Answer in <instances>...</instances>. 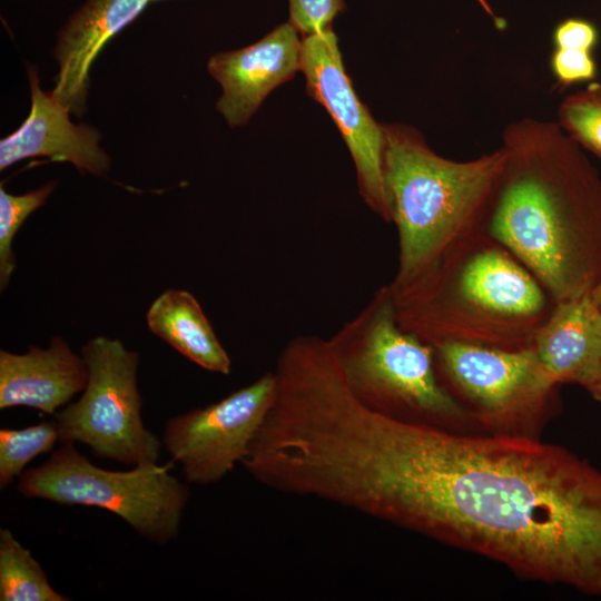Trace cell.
Returning <instances> with one entry per match:
<instances>
[{"instance_id":"25","label":"cell","mask_w":601,"mask_h":601,"mask_svg":"<svg viewBox=\"0 0 601 601\" xmlns=\"http://www.w3.org/2000/svg\"><path fill=\"white\" fill-rule=\"evenodd\" d=\"M593 302L601 308V284L591 293Z\"/></svg>"},{"instance_id":"9","label":"cell","mask_w":601,"mask_h":601,"mask_svg":"<svg viewBox=\"0 0 601 601\" xmlns=\"http://www.w3.org/2000/svg\"><path fill=\"white\" fill-rule=\"evenodd\" d=\"M276 376L266 372L250 384L205 407L169 418L162 446L187 482L210 485L240 464L275 398Z\"/></svg>"},{"instance_id":"22","label":"cell","mask_w":601,"mask_h":601,"mask_svg":"<svg viewBox=\"0 0 601 601\" xmlns=\"http://www.w3.org/2000/svg\"><path fill=\"white\" fill-rule=\"evenodd\" d=\"M550 69L559 86L590 81L597 76L592 51L554 48L550 56Z\"/></svg>"},{"instance_id":"14","label":"cell","mask_w":601,"mask_h":601,"mask_svg":"<svg viewBox=\"0 0 601 601\" xmlns=\"http://www.w3.org/2000/svg\"><path fill=\"white\" fill-rule=\"evenodd\" d=\"M88 382V366L60 336L47 348L33 345L23 354L0 351V408H36L55 415Z\"/></svg>"},{"instance_id":"8","label":"cell","mask_w":601,"mask_h":601,"mask_svg":"<svg viewBox=\"0 0 601 601\" xmlns=\"http://www.w3.org/2000/svg\"><path fill=\"white\" fill-rule=\"evenodd\" d=\"M88 382L81 396L55 414L60 442H79L100 459L156 463L161 440L141 417L137 384L139 354L119 339L98 336L81 348Z\"/></svg>"},{"instance_id":"23","label":"cell","mask_w":601,"mask_h":601,"mask_svg":"<svg viewBox=\"0 0 601 601\" xmlns=\"http://www.w3.org/2000/svg\"><path fill=\"white\" fill-rule=\"evenodd\" d=\"M552 40L554 48L592 51L598 43L599 32L590 21L570 18L555 27Z\"/></svg>"},{"instance_id":"20","label":"cell","mask_w":601,"mask_h":601,"mask_svg":"<svg viewBox=\"0 0 601 601\" xmlns=\"http://www.w3.org/2000/svg\"><path fill=\"white\" fill-rule=\"evenodd\" d=\"M556 121L579 146L601 159V82L566 96Z\"/></svg>"},{"instance_id":"2","label":"cell","mask_w":601,"mask_h":601,"mask_svg":"<svg viewBox=\"0 0 601 601\" xmlns=\"http://www.w3.org/2000/svg\"><path fill=\"white\" fill-rule=\"evenodd\" d=\"M503 177L489 233L540 280L555 303L601 284V175L558 121L506 126Z\"/></svg>"},{"instance_id":"19","label":"cell","mask_w":601,"mask_h":601,"mask_svg":"<svg viewBox=\"0 0 601 601\" xmlns=\"http://www.w3.org/2000/svg\"><path fill=\"white\" fill-rule=\"evenodd\" d=\"M56 181H48L41 187L24 194H9L0 187V288L3 290L16 269L13 238L26 219L43 206L56 188Z\"/></svg>"},{"instance_id":"18","label":"cell","mask_w":601,"mask_h":601,"mask_svg":"<svg viewBox=\"0 0 601 601\" xmlns=\"http://www.w3.org/2000/svg\"><path fill=\"white\" fill-rule=\"evenodd\" d=\"M59 440L55 421H45L20 430H0V487L19 479L26 465L52 450Z\"/></svg>"},{"instance_id":"12","label":"cell","mask_w":601,"mask_h":601,"mask_svg":"<svg viewBox=\"0 0 601 601\" xmlns=\"http://www.w3.org/2000/svg\"><path fill=\"white\" fill-rule=\"evenodd\" d=\"M31 107L17 130L0 140V170L33 157L73 165L80 174L105 175L109 155L99 145L100 132L88 124L70 120L69 109L40 87L36 66L27 67Z\"/></svg>"},{"instance_id":"26","label":"cell","mask_w":601,"mask_h":601,"mask_svg":"<svg viewBox=\"0 0 601 601\" xmlns=\"http://www.w3.org/2000/svg\"><path fill=\"white\" fill-rule=\"evenodd\" d=\"M599 381H601V365H600V371H599Z\"/></svg>"},{"instance_id":"15","label":"cell","mask_w":601,"mask_h":601,"mask_svg":"<svg viewBox=\"0 0 601 601\" xmlns=\"http://www.w3.org/2000/svg\"><path fill=\"white\" fill-rule=\"evenodd\" d=\"M532 347L560 385L578 384L587 388L599 381L601 308L591 294L556 303Z\"/></svg>"},{"instance_id":"13","label":"cell","mask_w":601,"mask_h":601,"mask_svg":"<svg viewBox=\"0 0 601 601\" xmlns=\"http://www.w3.org/2000/svg\"><path fill=\"white\" fill-rule=\"evenodd\" d=\"M149 0H85L57 32L55 97L76 116L86 112L89 70L105 45L137 19Z\"/></svg>"},{"instance_id":"7","label":"cell","mask_w":601,"mask_h":601,"mask_svg":"<svg viewBox=\"0 0 601 601\" xmlns=\"http://www.w3.org/2000/svg\"><path fill=\"white\" fill-rule=\"evenodd\" d=\"M433 348L441 384L482 432L539 437L561 408L560 384L533 347L445 343Z\"/></svg>"},{"instance_id":"17","label":"cell","mask_w":601,"mask_h":601,"mask_svg":"<svg viewBox=\"0 0 601 601\" xmlns=\"http://www.w3.org/2000/svg\"><path fill=\"white\" fill-rule=\"evenodd\" d=\"M0 600L68 601L59 593L32 556L8 529L0 530Z\"/></svg>"},{"instance_id":"3","label":"cell","mask_w":601,"mask_h":601,"mask_svg":"<svg viewBox=\"0 0 601 601\" xmlns=\"http://www.w3.org/2000/svg\"><path fill=\"white\" fill-rule=\"evenodd\" d=\"M391 290L398 325L431 346L531 348L556 304L489 230L453 248L415 283Z\"/></svg>"},{"instance_id":"24","label":"cell","mask_w":601,"mask_h":601,"mask_svg":"<svg viewBox=\"0 0 601 601\" xmlns=\"http://www.w3.org/2000/svg\"><path fill=\"white\" fill-rule=\"evenodd\" d=\"M591 396L601 404V381H598L585 388Z\"/></svg>"},{"instance_id":"27","label":"cell","mask_w":601,"mask_h":601,"mask_svg":"<svg viewBox=\"0 0 601 601\" xmlns=\"http://www.w3.org/2000/svg\"><path fill=\"white\" fill-rule=\"evenodd\" d=\"M149 1L151 2V1H158V0H149Z\"/></svg>"},{"instance_id":"21","label":"cell","mask_w":601,"mask_h":601,"mask_svg":"<svg viewBox=\"0 0 601 601\" xmlns=\"http://www.w3.org/2000/svg\"><path fill=\"white\" fill-rule=\"evenodd\" d=\"M289 22L302 36L332 28L333 20L345 9L344 0H288Z\"/></svg>"},{"instance_id":"10","label":"cell","mask_w":601,"mask_h":601,"mask_svg":"<svg viewBox=\"0 0 601 601\" xmlns=\"http://www.w3.org/2000/svg\"><path fill=\"white\" fill-rule=\"evenodd\" d=\"M299 70L305 76L307 93L326 109L342 134L364 203L391 223L383 180L384 128L358 99L332 28L302 36Z\"/></svg>"},{"instance_id":"5","label":"cell","mask_w":601,"mask_h":601,"mask_svg":"<svg viewBox=\"0 0 601 601\" xmlns=\"http://www.w3.org/2000/svg\"><path fill=\"white\" fill-rule=\"evenodd\" d=\"M328 341L352 392L370 408L405 422L482 432L441 384L433 346L398 325L388 284Z\"/></svg>"},{"instance_id":"1","label":"cell","mask_w":601,"mask_h":601,"mask_svg":"<svg viewBox=\"0 0 601 601\" xmlns=\"http://www.w3.org/2000/svg\"><path fill=\"white\" fill-rule=\"evenodd\" d=\"M375 479L378 520L601 598V471L569 450L396 421Z\"/></svg>"},{"instance_id":"4","label":"cell","mask_w":601,"mask_h":601,"mask_svg":"<svg viewBox=\"0 0 601 601\" xmlns=\"http://www.w3.org/2000/svg\"><path fill=\"white\" fill-rule=\"evenodd\" d=\"M383 180L398 240L390 284L403 289L453 248L487 231L505 167L502 147L469 160L436 154L414 128L385 124Z\"/></svg>"},{"instance_id":"11","label":"cell","mask_w":601,"mask_h":601,"mask_svg":"<svg viewBox=\"0 0 601 601\" xmlns=\"http://www.w3.org/2000/svg\"><path fill=\"white\" fill-rule=\"evenodd\" d=\"M302 38L288 21L247 47L218 52L207 62L223 93L217 111L229 127L246 125L265 98L300 67Z\"/></svg>"},{"instance_id":"6","label":"cell","mask_w":601,"mask_h":601,"mask_svg":"<svg viewBox=\"0 0 601 601\" xmlns=\"http://www.w3.org/2000/svg\"><path fill=\"white\" fill-rule=\"evenodd\" d=\"M18 480V491L26 497L107 510L160 545L178 535L190 496L168 466L156 462L128 471L101 469L70 441L61 442L42 465L24 470Z\"/></svg>"},{"instance_id":"16","label":"cell","mask_w":601,"mask_h":601,"mask_svg":"<svg viewBox=\"0 0 601 601\" xmlns=\"http://www.w3.org/2000/svg\"><path fill=\"white\" fill-rule=\"evenodd\" d=\"M149 329L199 367L228 375L231 361L210 322L193 294L168 289L150 305L146 314Z\"/></svg>"}]
</instances>
